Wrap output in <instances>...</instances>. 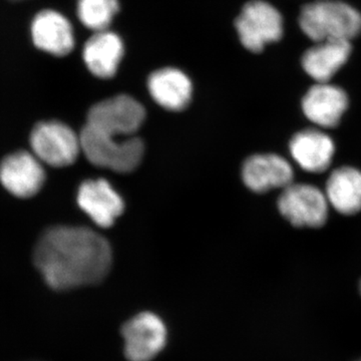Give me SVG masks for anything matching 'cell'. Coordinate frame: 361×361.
I'll return each mask as SVG.
<instances>
[{"label": "cell", "instance_id": "cell-3", "mask_svg": "<svg viewBox=\"0 0 361 361\" xmlns=\"http://www.w3.org/2000/svg\"><path fill=\"white\" fill-rule=\"evenodd\" d=\"M80 139L82 152L92 165L115 172H132L144 156V142L139 137H130L121 142L85 125Z\"/></svg>", "mask_w": 361, "mask_h": 361}, {"label": "cell", "instance_id": "cell-13", "mask_svg": "<svg viewBox=\"0 0 361 361\" xmlns=\"http://www.w3.org/2000/svg\"><path fill=\"white\" fill-rule=\"evenodd\" d=\"M30 32L35 47L52 56H65L75 47L70 21L58 11H40L33 18Z\"/></svg>", "mask_w": 361, "mask_h": 361}, {"label": "cell", "instance_id": "cell-14", "mask_svg": "<svg viewBox=\"0 0 361 361\" xmlns=\"http://www.w3.org/2000/svg\"><path fill=\"white\" fill-rule=\"evenodd\" d=\"M289 149L294 161L310 173L327 170L336 152L331 137L322 130L315 129L297 133L291 139Z\"/></svg>", "mask_w": 361, "mask_h": 361}, {"label": "cell", "instance_id": "cell-22", "mask_svg": "<svg viewBox=\"0 0 361 361\" xmlns=\"http://www.w3.org/2000/svg\"></svg>", "mask_w": 361, "mask_h": 361}, {"label": "cell", "instance_id": "cell-16", "mask_svg": "<svg viewBox=\"0 0 361 361\" xmlns=\"http://www.w3.org/2000/svg\"><path fill=\"white\" fill-rule=\"evenodd\" d=\"M149 94L159 106L166 110H184L192 99V82L177 68H163L152 73L149 78Z\"/></svg>", "mask_w": 361, "mask_h": 361}, {"label": "cell", "instance_id": "cell-18", "mask_svg": "<svg viewBox=\"0 0 361 361\" xmlns=\"http://www.w3.org/2000/svg\"><path fill=\"white\" fill-rule=\"evenodd\" d=\"M327 200L342 215L361 211V172L353 167H341L331 173L326 183Z\"/></svg>", "mask_w": 361, "mask_h": 361}, {"label": "cell", "instance_id": "cell-1", "mask_svg": "<svg viewBox=\"0 0 361 361\" xmlns=\"http://www.w3.org/2000/svg\"><path fill=\"white\" fill-rule=\"evenodd\" d=\"M111 260L109 242L85 227H52L42 235L35 250V266L54 290L103 281Z\"/></svg>", "mask_w": 361, "mask_h": 361}, {"label": "cell", "instance_id": "cell-2", "mask_svg": "<svg viewBox=\"0 0 361 361\" xmlns=\"http://www.w3.org/2000/svg\"><path fill=\"white\" fill-rule=\"evenodd\" d=\"M299 25L315 42L348 40L361 32V14L353 6L337 0H317L299 14Z\"/></svg>", "mask_w": 361, "mask_h": 361}, {"label": "cell", "instance_id": "cell-5", "mask_svg": "<svg viewBox=\"0 0 361 361\" xmlns=\"http://www.w3.org/2000/svg\"><path fill=\"white\" fill-rule=\"evenodd\" d=\"M240 42L252 52L262 51L266 45L278 42L283 35L281 13L263 0L248 2L237 18Z\"/></svg>", "mask_w": 361, "mask_h": 361}, {"label": "cell", "instance_id": "cell-17", "mask_svg": "<svg viewBox=\"0 0 361 361\" xmlns=\"http://www.w3.org/2000/svg\"><path fill=\"white\" fill-rule=\"evenodd\" d=\"M123 54L122 39L108 30L94 33L84 47L85 65L90 73L101 78H110L115 75Z\"/></svg>", "mask_w": 361, "mask_h": 361}, {"label": "cell", "instance_id": "cell-7", "mask_svg": "<svg viewBox=\"0 0 361 361\" xmlns=\"http://www.w3.org/2000/svg\"><path fill=\"white\" fill-rule=\"evenodd\" d=\"M145 118L146 111L142 104L122 94L94 104L87 114L85 125L111 137H132Z\"/></svg>", "mask_w": 361, "mask_h": 361}, {"label": "cell", "instance_id": "cell-19", "mask_svg": "<svg viewBox=\"0 0 361 361\" xmlns=\"http://www.w3.org/2000/svg\"><path fill=\"white\" fill-rule=\"evenodd\" d=\"M118 11V0H78V18L94 32L108 30Z\"/></svg>", "mask_w": 361, "mask_h": 361}, {"label": "cell", "instance_id": "cell-20", "mask_svg": "<svg viewBox=\"0 0 361 361\" xmlns=\"http://www.w3.org/2000/svg\"><path fill=\"white\" fill-rule=\"evenodd\" d=\"M360 292H361V282H360Z\"/></svg>", "mask_w": 361, "mask_h": 361}, {"label": "cell", "instance_id": "cell-12", "mask_svg": "<svg viewBox=\"0 0 361 361\" xmlns=\"http://www.w3.org/2000/svg\"><path fill=\"white\" fill-rule=\"evenodd\" d=\"M348 97L341 87L329 82H317L302 99L304 115L322 128L331 129L341 122L348 110Z\"/></svg>", "mask_w": 361, "mask_h": 361}, {"label": "cell", "instance_id": "cell-8", "mask_svg": "<svg viewBox=\"0 0 361 361\" xmlns=\"http://www.w3.org/2000/svg\"><path fill=\"white\" fill-rule=\"evenodd\" d=\"M329 200L318 188L292 184L284 188L277 205L285 219L295 227L319 228L329 217Z\"/></svg>", "mask_w": 361, "mask_h": 361}, {"label": "cell", "instance_id": "cell-10", "mask_svg": "<svg viewBox=\"0 0 361 361\" xmlns=\"http://www.w3.org/2000/svg\"><path fill=\"white\" fill-rule=\"evenodd\" d=\"M244 184L255 193L284 189L293 183L290 164L275 154H261L247 159L242 168Z\"/></svg>", "mask_w": 361, "mask_h": 361}, {"label": "cell", "instance_id": "cell-15", "mask_svg": "<svg viewBox=\"0 0 361 361\" xmlns=\"http://www.w3.org/2000/svg\"><path fill=\"white\" fill-rule=\"evenodd\" d=\"M351 54L348 40L316 42L304 54L302 66L305 73L317 82H329L337 71L345 65Z\"/></svg>", "mask_w": 361, "mask_h": 361}, {"label": "cell", "instance_id": "cell-6", "mask_svg": "<svg viewBox=\"0 0 361 361\" xmlns=\"http://www.w3.org/2000/svg\"><path fill=\"white\" fill-rule=\"evenodd\" d=\"M123 353L129 361H152L168 342V327L154 312L139 313L123 325Z\"/></svg>", "mask_w": 361, "mask_h": 361}, {"label": "cell", "instance_id": "cell-4", "mask_svg": "<svg viewBox=\"0 0 361 361\" xmlns=\"http://www.w3.org/2000/svg\"><path fill=\"white\" fill-rule=\"evenodd\" d=\"M30 142L32 153L51 167L71 165L82 152L80 135L58 121L37 123L32 130Z\"/></svg>", "mask_w": 361, "mask_h": 361}, {"label": "cell", "instance_id": "cell-21", "mask_svg": "<svg viewBox=\"0 0 361 361\" xmlns=\"http://www.w3.org/2000/svg\"><path fill=\"white\" fill-rule=\"evenodd\" d=\"M358 361H361V360H358Z\"/></svg>", "mask_w": 361, "mask_h": 361}, {"label": "cell", "instance_id": "cell-9", "mask_svg": "<svg viewBox=\"0 0 361 361\" xmlns=\"http://www.w3.org/2000/svg\"><path fill=\"white\" fill-rule=\"evenodd\" d=\"M44 182V166L33 153L14 152L0 163V183L14 197L32 198L42 190Z\"/></svg>", "mask_w": 361, "mask_h": 361}, {"label": "cell", "instance_id": "cell-11", "mask_svg": "<svg viewBox=\"0 0 361 361\" xmlns=\"http://www.w3.org/2000/svg\"><path fill=\"white\" fill-rule=\"evenodd\" d=\"M77 200L80 208L102 228L113 226L125 209L122 197L104 179L82 183L78 189Z\"/></svg>", "mask_w": 361, "mask_h": 361}]
</instances>
